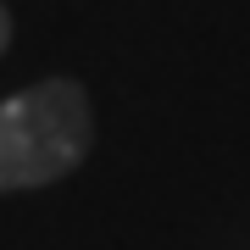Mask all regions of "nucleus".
<instances>
[{"label": "nucleus", "instance_id": "f03ea898", "mask_svg": "<svg viewBox=\"0 0 250 250\" xmlns=\"http://www.w3.org/2000/svg\"><path fill=\"white\" fill-rule=\"evenodd\" d=\"M6 39H11V22H6V11H0V50H6Z\"/></svg>", "mask_w": 250, "mask_h": 250}, {"label": "nucleus", "instance_id": "f257e3e1", "mask_svg": "<svg viewBox=\"0 0 250 250\" xmlns=\"http://www.w3.org/2000/svg\"><path fill=\"white\" fill-rule=\"evenodd\" d=\"M89 150V100L72 78H45L0 100V195L72 172Z\"/></svg>", "mask_w": 250, "mask_h": 250}]
</instances>
